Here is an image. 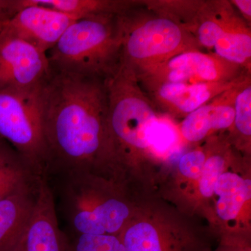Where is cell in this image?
<instances>
[{
  "instance_id": "16",
  "label": "cell",
  "mask_w": 251,
  "mask_h": 251,
  "mask_svg": "<svg viewBox=\"0 0 251 251\" xmlns=\"http://www.w3.org/2000/svg\"><path fill=\"white\" fill-rule=\"evenodd\" d=\"M44 178L0 137V201L15 193L38 189Z\"/></svg>"
},
{
  "instance_id": "13",
  "label": "cell",
  "mask_w": 251,
  "mask_h": 251,
  "mask_svg": "<svg viewBox=\"0 0 251 251\" xmlns=\"http://www.w3.org/2000/svg\"><path fill=\"white\" fill-rule=\"evenodd\" d=\"M126 251H205L179 230L159 228L153 221L132 217L120 234Z\"/></svg>"
},
{
  "instance_id": "5",
  "label": "cell",
  "mask_w": 251,
  "mask_h": 251,
  "mask_svg": "<svg viewBox=\"0 0 251 251\" xmlns=\"http://www.w3.org/2000/svg\"><path fill=\"white\" fill-rule=\"evenodd\" d=\"M119 16L122 27L120 67L135 75L182 52L201 50L185 25L150 9L143 1H131Z\"/></svg>"
},
{
  "instance_id": "6",
  "label": "cell",
  "mask_w": 251,
  "mask_h": 251,
  "mask_svg": "<svg viewBox=\"0 0 251 251\" xmlns=\"http://www.w3.org/2000/svg\"><path fill=\"white\" fill-rule=\"evenodd\" d=\"M41 86L28 90L0 87V137L39 176L48 178L47 151L39 100Z\"/></svg>"
},
{
  "instance_id": "9",
  "label": "cell",
  "mask_w": 251,
  "mask_h": 251,
  "mask_svg": "<svg viewBox=\"0 0 251 251\" xmlns=\"http://www.w3.org/2000/svg\"><path fill=\"white\" fill-rule=\"evenodd\" d=\"M50 72L47 53L19 38L0 32V87L37 88Z\"/></svg>"
},
{
  "instance_id": "19",
  "label": "cell",
  "mask_w": 251,
  "mask_h": 251,
  "mask_svg": "<svg viewBox=\"0 0 251 251\" xmlns=\"http://www.w3.org/2000/svg\"><path fill=\"white\" fill-rule=\"evenodd\" d=\"M234 119L231 128L250 142L251 135V80L247 75L239 84L234 97Z\"/></svg>"
},
{
  "instance_id": "15",
  "label": "cell",
  "mask_w": 251,
  "mask_h": 251,
  "mask_svg": "<svg viewBox=\"0 0 251 251\" xmlns=\"http://www.w3.org/2000/svg\"><path fill=\"white\" fill-rule=\"evenodd\" d=\"M38 190L15 193L0 201V251L16 250L34 209Z\"/></svg>"
},
{
  "instance_id": "12",
  "label": "cell",
  "mask_w": 251,
  "mask_h": 251,
  "mask_svg": "<svg viewBox=\"0 0 251 251\" xmlns=\"http://www.w3.org/2000/svg\"><path fill=\"white\" fill-rule=\"evenodd\" d=\"M15 251H70V240L59 228L47 178L39 184L35 204Z\"/></svg>"
},
{
  "instance_id": "14",
  "label": "cell",
  "mask_w": 251,
  "mask_h": 251,
  "mask_svg": "<svg viewBox=\"0 0 251 251\" xmlns=\"http://www.w3.org/2000/svg\"><path fill=\"white\" fill-rule=\"evenodd\" d=\"M239 83L185 117L177 128L179 136L188 143H196L211 132L230 128L234 119V97Z\"/></svg>"
},
{
  "instance_id": "22",
  "label": "cell",
  "mask_w": 251,
  "mask_h": 251,
  "mask_svg": "<svg viewBox=\"0 0 251 251\" xmlns=\"http://www.w3.org/2000/svg\"><path fill=\"white\" fill-rule=\"evenodd\" d=\"M226 168V156L221 152L207 153L202 174L198 180V191L203 198L214 196V186Z\"/></svg>"
},
{
  "instance_id": "10",
  "label": "cell",
  "mask_w": 251,
  "mask_h": 251,
  "mask_svg": "<svg viewBox=\"0 0 251 251\" xmlns=\"http://www.w3.org/2000/svg\"><path fill=\"white\" fill-rule=\"evenodd\" d=\"M23 8L0 25V32L29 43L47 53L68 27L78 18L21 0Z\"/></svg>"
},
{
  "instance_id": "23",
  "label": "cell",
  "mask_w": 251,
  "mask_h": 251,
  "mask_svg": "<svg viewBox=\"0 0 251 251\" xmlns=\"http://www.w3.org/2000/svg\"><path fill=\"white\" fill-rule=\"evenodd\" d=\"M207 153L197 149L185 153L180 158L179 171L186 179L198 181L202 174Z\"/></svg>"
},
{
  "instance_id": "21",
  "label": "cell",
  "mask_w": 251,
  "mask_h": 251,
  "mask_svg": "<svg viewBox=\"0 0 251 251\" xmlns=\"http://www.w3.org/2000/svg\"><path fill=\"white\" fill-rule=\"evenodd\" d=\"M69 240L70 251H126L119 236L80 234Z\"/></svg>"
},
{
  "instance_id": "20",
  "label": "cell",
  "mask_w": 251,
  "mask_h": 251,
  "mask_svg": "<svg viewBox=\"0 0 251 251\" xmlns=\"http://www.w3.org/2000/svg\"><path fill=\"white\" fill-rule=\"evenodd\" d=\"M178 128L169 117L161 115L157 122L150 138L152 155L164 157L175 151L180 140Z\"/></svg>"
},
{
  "instance_id": "26",
  "label": "cell",
  "mask_w": 251,
  "mask_h": 251,
  "mask_svg": "<svg viewBox=\"0 0 251 251\" xmlns=\"http://www.w3.org/2000/svg\"><path fill=\"white\" fill-rule=\"evenodd\" d=\"M231 4L234 6L238 14L250 25L251 22V0H232Z\"/></svg>"
},
{
  "instance_id": "17",
  "label": "cell",
  "mask_w": 251,
  "mask_h": 251,
  "mask_svg": "<svg viewBox=\"0 0 251 251\" xmlns=\"http://www.w3.org/2000/svg\"><path fill=\"white\" fill-rule=\"evenodd\" d=\"M251 191L250 179L232 172H224L214 190V195L218 197L216 210L220 219L226 222L237 221L251 201Z\"/></svg>"
},
{
  "instance_id": "25",
  "label": "cell",
  "mask_w": 251,
  "mask_h": 251,
  "mask_svg": "<svg viewBox=\"0 0 251 251\" xmlns=\"http://www.w3.org/2000/svg\"><path fill=\"white\" fill-rule=\"evenodd\" d=\"M214 251H251V248L245 241L226 239L221 242V246Z\"/></svg>"
},
{
  "instance_id": "1",
  "label": "cell",
  "mask_w": 251,
  "mask_h": 251,
  "mask_svg": "<svg viewBox=\"0 0 251 251\" xmlns=\"http://www.w3.org/2000/svg\"><path fill=\"white\" fill-rule=\"evenodd\" d=\"M39 100L48 176L90 173L112 178L106 80L51 69Z\"/></svg>"
},
{
  "instance_id": "18",
  "label": "cell",
  "mask_w": 251,
  "mask_h": 251,
  "mask_svg": "<svg viewBox=\"0 0 251 251\" xmlns=\"http://www.w3.org/2000/svg\"><path fill=\"white\" fill-rule=\"evenodd\" d=\"M29 4L50 8L78 18L100 14H120L131 1L121 0H27Z\"/></svg>"
},
{
  "instance_id": "24",
  "label": "cell",
  "mask_w": 251,
  "mask_h": 251,
  "mask_svg": "<svg viewBox=\"0 0 251 251\" xmlns=\"http://www.w3.org/2000/svg\"><path fill=\"white\" fill-rule=\"evenodd\" d=\"M21 0H0V25L22 9Z\"/></svg>"
},
{
  "instance_id": "8",
  "label": "cell",
  "mask_w": 251,
  "mask_h": 251,
  "mask_svg": "<svg viewBox=\"0 0 251 251\" xmlns=\"http://www.w3.org/2000/svg\"><path fill=\"white\" fill-rule=\"evenodd\" d=\"M251 72L201 50L177 54L137 74L140 82L201 84L236 82Z\"/></svg>"
},
{
  "instance_id": "4",
  "label": "cell",
  "mask_w": 251,
  "mask_h": 251,
  "mask_svg": "<svg viewBox=\"0 0 251 251\" xmlns=\"http://www.w3.org/2000/svg\"><path fill=\"white\" fill-rule=\"evenodd\" d=\"M60 176L62 211L74 235L120 236L133 217L122 184L90 173Z\"/></svg>"
},
{
  "instance_id": "2",
  "label": "cell",
  "mask_w": 251,
  "mask_h": 251,
  "mask_svg": "<svg viewBox=\"0 0 251 251\" xmlns=\"http://www.w3.org/2000/svg\"><path fill=\"white\" fill-rule=\"evenodd\" d=\"M106 82L109 151L118 179L122 171L134 164L141 153L152 154L150 138L161 115L130 69L120 67Z\"/></svg>"
},
{
  "instance_id": "7",
  "label": "cell",
  "mask_w": 251,
  "mask_h": 251,
  "mask_svg": "<svg viewBox=\"0 0 251 251\" xmlns=\"http://www.w3.org/2000/svg\"><path fill=\"white\" fill-rule=\"evenodd\" d=\"M191 31L201 50L251 72V25L230 1H202Z\"/></svg>"
},
{
  "instance_id": "11",
  "label": "cell",
  "mask_w": 251,
  "mask_h": 251,
  "mask_svg": "<svg viewBox=\"0 0 251 251\" xmlns=\"http://www.w3.org/2000/svg\"><path fill=\"white\" fill-rule=\"evenodd\" d=\"M246 76L236 82L214 83L138 82L160 113L169 118H184L188 114L237 85Z\"/></svg>"
},
{
  "instance_id": "3",
  "label": "cell",
  "mask_w": 251,
  "mask_h": 251,
  "mask_svg": "<svg viewBox=\"0 0 251 251\" xmlns=\"http://www.w3.org/2000/svg\"><path fill=\"white\" fill-rule=\"evenodd\" d=\"M122 27L119 14L77 19L47 52L57 72L108 79L120 67Z\"/></svg>"
}]
</instances>
